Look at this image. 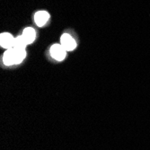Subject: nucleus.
I'll return each mask as SVG.
<instances>
[{
  "label": "nucleus",
  "instance_id": "nucleus-1",
  "mask_svg": "<svg viewBox=\"0 0 150 150\" xmlns=\"http://www.w3.org/2000/svg\"><path fill=\"white\" fill-rule=\"evenodd\" d=\"M66 50L60 44H55L50 48V55L56 60H63L66 57Z\"/></svg>",
  "mask_w": 150,
  "mask_h": 150
},
{
  "label": "nucleus",
  "instance_id": "nucleus-2",
  "mask_svg": "<svg viewBox=\"0 0 150 150\" xmlns=\"http://www.w3.org/2000/svg\"><path fill=\"white\" fill-rule=\"evenodd\" d=\"M61 45L66 50H73L76 46V43L70 34L65 33L61 36Z\"/></svg>",
  "mask_w": 150,
  "mask_h": 150
},
{
  "label": "nucleus",
  "instance_id": "nucleus-3",
  "mask_svg": "<svg viewBox=\"0 0 150 150\" xmlns=\"http://www.w3.org/2000/svg\"><path fill=\"white\" fill-rule=\"evenodd\" d=\"M13 43H15V38L10 33H2L1 36H0V44H1V47L9 50L13 48Z\"/></svg>",
  "mask_w": 150,
  "mask_h": 150
},
{
  "label": "nucleus",
  "instance_id": "nucleus-4",
  "mask_svg": "<svg viewBox=\"0 0 150 150\" xmlns=\"http://www.w3.org/2000/svg\"><path fill=\"white\" fill-rule=\"evenodd\" d=\"M50 15L46 11H39L35 13L34 21L38 26H43L49 20Z\"/></svg>",
  "mask_w": 150,
  "mask_h": 150
},
{
  "label": "nucleus",
  "instance_id": "nucleus-5",
  "mask_svg": "<svg viewBox=\"0 0 150 150\" xmlns=\"http://www.w3.org/2000/svg\"><path fill=\"white\" fill-rule=\"evenodd\" d=\"M3 61H4V64L6 66H11V65L16 64L15 50H13V48L7 50L5 52L4 57H3Z\"/></svg>",
  "mask_w": 150,
  "mask_h": 150
},
{
  "label": "nucleus",
  "instance_id": "nucleus-6",
  "mask_svg": "<svg viewBox=\"0 0 150 150\" xmlns=\"http://www.w3.org/2000/svg\"><path fill=\"white\" fill-rule=\"evenodd\" d=\"M35 36H36V33L33 28H26V29H24V31L23 33V37L26 40L27 44H30V43L33 42L35 40Z\"/></svg>",
  "mask_w": 150,
  "mask_h": 150
},
{
  "label": "nucleus",
  "instance_id": "nucleus-7",
  "mask_svg": "<svg viewBox=\"0 0 150 150\" xmlns=\"http://www.w3.org/2000/svg\"><path fill=\"white\" fill-rule=\"evenodd\" d=\"M13 50H15L16 64H19L24 59V58L26 56V51L24 49H15L13 48Z\"/></svg>",
  "mask_w": 150,
  "mask_h": 150
},
{
  "label": "nucleus",
  "instance_id": "nucleus-8",
  "mask_svg": "<svg viewBox=\"0 0 150 150\" xmlns=\"http://www.w3.org/2000/svg\"><path fill=\"white\" fill-rule=\"evenodd\" d=\"M26 45H27V42L24 40V38L23 37V35L15 38V43H13V48L15 49H24L25 50Z\"/></svg>",
  "mask_w": 150,
  "mask_h": 150
}]
</instances>
